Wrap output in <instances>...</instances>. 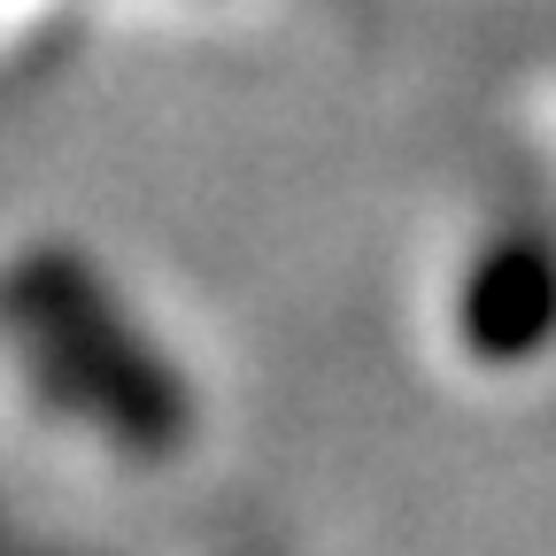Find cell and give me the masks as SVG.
I'll return each mask as SVG.
<instances>
[{"label":"cell","instance_id":"obj_1","mask_svg":"<svg viewBox=\"0 0 556 556\" xmlns=\"http://www.w3.org/2000/svg\"><path fill=\"white\" fill-rule=\"evenodd\" d=\"M464 325H471L479 356H526V348H541V332L556 325V270L533 248L495 255V263L471 278Z\"/></svg>","mask_w":556,"mask_h":556}]
</instances>
